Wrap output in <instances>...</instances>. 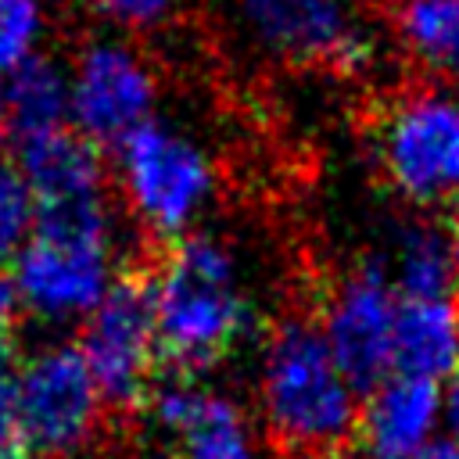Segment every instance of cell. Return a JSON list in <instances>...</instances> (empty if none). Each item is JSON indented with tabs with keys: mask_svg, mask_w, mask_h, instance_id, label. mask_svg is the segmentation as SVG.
Listing matches in <instances>:
<instances>
[{
	"mask_svg": "<svg viewBox=\"0 0 459 459\" xmlns=\"http://www.w3.org/2000/svg\"><path fill=\"white\" fill-rule=\"evenodd\" d=\"M147 298L161 362H169L176 377L215 369L255 330V298L237 251L212 233L176 240L154 269Z\"/></svg>",
	"mask_w": 459,
	"mask_h": 459,
	"instance_id": "1",
	"label": "cell"
},
{
	"mask_svg": "<svg viewBox=\"0 0 459 459\" xmlns=\"http://www.w3.org/2000/svg\"><path fill=\"white\" fill-rule=\"evenodd\" d=\"M255 402L269 441L287 455L330 459L359 434V387L308 319H283L265 337L255 362Z\"/></svg>",
	"mask_w": 459,
	"mask_h": 459,
	"instance_id": "2",
	"label": "cell"
},
{
	"mask_svg": "<svg viewBox=\"0 0 459 459\" xmlns=\"http://www.w3.org/2000/svg\"><path fill=\"white\" fill-rule=\"evenodd\" d=\"M118 280V230L108 201L36 212L29 240L11 258L18 305L47 326L86 323Z\"/></svg>",
	"mask_w": 459,
	"mask_h": 459,
	"instance_id": "3",
	"label": "cell"
},
{
	"mask_svg": "<svg viewBox=\"0 0 459 459\" xmlns=\"http://www.w3.org/2000/svg\"><path fill=\"white\" fill-rule=\"evenodd\" d=\"M115 179L133 222L172 244L197 233L219 194L212 151L165 118H151L115 147Z\"/></svg>",
	"mask_w": 459,
	"mask_h": 459,
	"instance_id": "4",
	"label": "cell"
},
{
	"mask_svg": "<svg viewBox=\"0 0 459 459\" xmlns=\"http://www.w3.org/2000/svg\"><path fill=\"white\" fill-rule=\"evenodd\" d=\"M373 158L402 201H459V93L416 86L391 97L373 126Z\"/></svg>",
	"mask_w": 459,
	"mask_h": 459,
	"instance_id": "5",
	"label": "cell"
},
{
	"mask_svg": "<svg viewBox=\"0 0 459 459\" xmlns=\"http://www.w3.org/2000/svg\"><path fill=\"white\" fill-rule=\"evenodd\" d=\"M7 387L25 455L75 459L97 441L108 402L75 344L36 348Z\"/></svg>",
	"mask_w": 459,
	"mask_h": 459,
	"instance_id": "6",
	"label": "cell"
},
{
	"mask_svg": "<svg viewBox=\"0 0 459 459\" xmlns=\"http://www.w3.org/2000/svg\"><path fill=\"white\" fill-rule=\"evenodd\" d=\"M158 75L126 36L86 39L68 65V122L93 147H118L154 118Z\"/></svg>",
	"mask_w": 459,
	"mask_h": 459,
	"instance_id": "7",
	"label": "cell"
},
{
	"mask_svg": "<svg viewBox=\"0 0 459 459\" xmlns=\"http://www.w3.org/2000/svg\"><path fill=\"white\" fill-rule=\"evenodd\" d=\"M240 32L269 57L348 75L377 61L373 29L348 0H230Z\"/></svg>",
	"mask_w": 459,
	"mask_h": 459,
	"instance_id": "8",
	"label": "cell"
},
{
	"mask_svg": "<svg viewBox=\"0 0 459 459\" xmlns=\"http://www.w3.org/2000/svg\"><path fill=\"white\" fill-rule=\"evenodd\" d=\"M75 348L108 405L143 402L161 362L147 283L118 280L82 323V337Z\"/></svg>",
	"mask_w": 459,
	"mask_h": 459,
	"instance_id": "9",
	"label": "cell"
},
{
	"mask_svg": "<svg viewBox=\"0 0 459 459\" xmlns=\"http://www.w3.org/2000/svg\"><path fill=\"white\" fill-rule=\"evenodd\" d=\"M398 308L402 294L380 262L344 273L323 301V319L316 326L359 391H369L394 373Z\"/></svg>",
	"mask_w": 459,
	"mask_h": 459,
	"instance_id": "10",
	"label": "cell"
},
{
	"mask_svg": "<svg viewBox=\"0 0 459 459\" xmlns=\"http://www.w3.org/2000/svg\"><path fill=\"white\" fill-rule=\"evenodd\" d=\"M151 434L172 459H265L251 416L201 377H169L143 398Z\"/></svg>",
	"mask_w": 459,
	"mask_h": 459,
	"instance_id": "11",
	"label": "cell"
},
{
	"mask_svg": "<svg viewBox=\"0 0 459 459\" xmlns=\"http://www.w3.org/2000/svg\"><path fill=\"white\" fill-rule=\"evenodd\" d=\"M445 427L441 387L409 373H391L362 402L359 434L373 459H416Z\"/></svg>",
	"mask_w": 459,
	"mask_h": 459,
	"instance_id": "12",
	"label": "cell"
},
{
	"mask_svg": "<svg viewBox=\"0 0 459 459\" xmlns=\"http://www.w3.org/2000/svg\"><path fill=\"white\" fill-rule=\"evenodd\" d=\"M18 176L25 179L36 212H68L104 204L100 151L75 129H57L18 143Z\"/></svg>",
	"mask_w": 459,
	"mask_h": 459,
	"instance_id": "13",
	"label": "cell"
},
{
	"mask_svg": "<svg viewBox=\"0 0 459 459\" xmlns=\"http://www.w3.org/2000/svg\"><path fill=\"white\" fill-rule=\"evenodd\" d=\"M459 369V305L452 298H402L394 323V373L430 384Z\"/></svg>",
	"mask_w": 459,
	"mask_h": 459,
	"instance_id": "14",
	"label": "cell"
},
{
	"mask_svg": "<svg viewBox=\"0 0 459 459\" xmlns=\"http://www.w3.org/2000/svg\"><path fill=\"white\" fill-rule=\"evenodd\" d=\"M391 29L409 61L459 93V0H398Z\"/></svg>",
	"mask_w": 459,
	"mask_h": 459,
	"instance_id": "15",
	"label": "cell"
},
{
	"mask_svg": "<svg viewBox=\"0 0 459 459\" xmlns=\"http://www.w3.org/2000/svg\"><path fill=\"white\" fill-rule=\"evenodd\" d=\"M4 126L14 143L68 129V68L36 57L4 82Z\"/></svg>",
	"mask_w": 459,
	"mask_h": 459,
	"instance_id": "16",
	"label": "cell"
},
{
	"mask_svg": "<svg viewBox=\"0 0 459 459\" xmlns=\"http://www.w3.org/2000/svg\"><path fill=\"white\" fill-rule=\"evenodd\" d=\"M387 276L402 298H452L459 287L455 258H452V233L437 222H409L391 240Z\"/></svg>",
	"mask_w": 459,
	"mask_h": 459,
	"instance_id": "17",
	"label": "cell"
},
{
	"mask_svg": "<svg viewBox=\"0 0 459 459\" xmlns=\"http://www.w3.org/2000/svg\"><path fill=\"white\" fill-rule=\"evenodd\" d=\"M50 32V0H0V79L39 57Z\"/></svg>",
	"mask_w": 459,
	"mask_h": 459,
	"instance_id": "18",
	"label": "cell"
},
{
	"mask_svg": "<svg viewBox=\"0 0 459 459\" xmlns=\"http://www.w3.org/2000/svg\"><path fill=\"white\" fill-rule=\"evenodd\" d=\"M36 226V201L14 165L0 161V262L14 258Z\"/></svg>",
	"mask_w": 459,
	"mask_h": 459,
	"instance_id": "19",
	"label": "cell"
},
{
	"mask_svg": "<svg viewBox=\"0 0 459 459\" xmlns=\"http://www.w3.org/2000/svg\"><path fill=\"white\" fill-rule=\"evenodd\" d=\"M93 22L115 32H151L176 18L179 0H75Z\"/></svg>",
	"mask_w": 459,
	"mask_h": 459,
	"instance_id": "20",
	"label": "cell"
},
{
	"mask_svg": "<svg viewBox=\"0 0 459 459\" xmlns=\"http://www.w3.org/2000/svg\"><path fill=\"white\" fill-rule=\"evenodd\" d=\"M25 455L22 437H18V420H14V405H11V387L0 384V459H14Z\"/></svg>",
	"mask_w": 459,
	"mask_h": 459,
	"instance_id": "21",
	"label": "cell"
},
{
	"mask_svg": "<svg viewBox=\"0 0 459 459\" xmlns=\"http://www.w3.org/2000/svg\"><path fill=\"white\" fill-rule=\"evenodd\" d=\"M441 402H445V430H448V441L459 445V369L445 380Z\"/></svg>",
	"mask_w": 459,
	"mask_h": 459,
	"instance_id": "22",
	"label": "cell"
},
{
	"mask_svg": "<svg viewBox=\"0 0 459 459\" xmlns=\"http://www.w3.org/2000/svg\"><path fill=\"white\" fill-rule=\"evenodd\" d=\"M18 308V298H14V287H11V276L0 273V326H7L11 312Z\"/></svg>",
	"mask_w": 459,
	"mask_h": 459,
	"instance_id": "23",
	"label": "cell"
},
{
	"mask_svg": "<svg viewBox=\"0 0 459 459\" xmlns=\"http://www.w3.org/2000/svg\"><path fill=\"white\" fill-rule=\"evenodd\" d=\"M416 459H459V445L448 441V437H437L430 448H423Z\"/></svg>",
	"mask_w": 459,
	"mask_h": 459,
	"instance_id": "24",
	"label": "cell"
},
{
	"mask_svg": "<svg viewBox=\"0 0 459 459\" xmlns=\"http://www.w3.org/2000/svg\"><path fill=\"white\" fill-rule=\"evenodd\" d=\"M11 366H14V341H11V330L0 326V384L11 373Z\"/></svg>",
	"mask_w": 459,
	"mask_h": 459,
	"instance_id": "25",
	"label": "cell"
},
{
	"mask_svg": "<svg viewBox=\"0 0 459 459\" xmlns=\"http://www.w3.org/2000/svg\"><path fill=\"white\" fill-rule=\"evenodd\" d=\"M0 126H4V86H0Z\"/></svg>",
	"mask_w": 459,
	"mask_h": 459,
	"instance_id": "26",
	"label": "cell"
},
{
	"mask_svg": "<svg viewBox=\"0 0 459 459\" xmlns=\"http://www.w3.org/2000/svg\"><path fill=\"white\" fill-rule=\"evenodd\" d=\"M14 459H25V455H14Z\"/></svg>",
	"mask_w": 459,
	"mask_h": 459,
	"instance_id": "27",
	"label": "cell"
},
{
	"mask_svg": "<svg viewBox=\"0 0 459 459\" xmlns=\"http://www.w3.org/2000/svg\"><path fill=\"white\" fill-rule=\"evenodd\" d=\"M366 459H373V455H366Z\"/></svg>",
	"mask_w": 459,
	"mask_h": 459,
	"instance_id": "28",
	"label": "cell"
},
{
	"mask_svg": "<svg viewBox=\"0 0 459 459\" xmlns=\"http://www.w3.org/2000/svg\"><path fill=\"white\" fill-rule=\"evenodd\" d=\"M348 4H351V0H348Z\"/></svg>",
	"mask_w": 459,
	"mask_h": 459,
	"instance_id": "29",
	"label": "cell"
}]
</instances>
